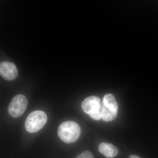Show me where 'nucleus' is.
Listing matches in <instances>:
<instances>
[{"instance_id":"6","label":"nucleus","mask_w":158,"mask_h":158,"mask_svg":"<svg viewBox=\"0 0 158 158\" xmlns=\"http://www.w3.org/2000/svg\"><path fill=\"white\" fill-rule=\"evenodd\" d=\"M98 151L107 158L115 157L118 153V148L111 143L102 142L98 146Z\"/></svg>"},{"instance_id":"4","label":"nucleus","mask_w":158,"mask_h":158,"mask_svg":"<svg viewBox=\"0 0 158 158\" xmlns=\"http://www.w3.org/2000/svg\"><path fill=\"white\" fill-rule=\"evenodd\" d=\"M102 103L98 97L91 96L85 98L81 104V108L85 113L89 116L99 112L101 109Z\"/></svg>"},{"instance_id":"5","label":"nucleus","mask_w":158,"mask_h":158,"mask_svg":"<svg viewBox=\"0 0 158 158\" xmlns=\"http://www.w3.org/2000/svg\"><path fill=\"white\" fill-rule=\"evenodd\" d=\"M18 75L17 67L13 62L4 61L0 63V76L7 81H13Z\"/></svg>"},{"instance_id":"1","label":"nucleus","mask_w":158,"mask_h":158,"mask_svg":"<svg viewBox=\"0 0 158 158\" xmlns=\"http://www.w3.org/2000/svg\"><path fill=\"white\" fill-rule=\"evenodd\" d=\"M58 134L63 142L70 144L76 142L80 138L81 129L75 122L65 121L59 125Z\"/></svg>"},{"instance_id":"3","label":"nucleus","mask_w":158,"mask_h":158,"mask_svg":"<svg viewBox=\"0 0 158 158\" xmlns=\"http://www.w3.org/2000/svg\"><path fill=\"white\" fill-rule=\"evenodd\" d=\"M28 100L23 94H18L15 96L8 107V111L10 116L14 118H18L22 116L27 107Z\"/></svg>"},{"instance_id":"2","label":"nucleus","mask_w":158,"mask_h":158,"mask_svg":"<svg viewBox=\"0 0 158 158\" xmlns=\"http://www.w3.org/2000/svg\"><path fill=\"white\" fill-rule=\"evenodd\" d=\"M47 120V116L43 111H33L26 119L25 123L26 129L30 133L37 132L45 126Z\"/></svg>"},{"instance_id":"8","label":"nucleus","mask_w":158,"mask_h":158,"mask_svg":"<svg viewBox=\"0 0 158 158\" xmlns=\"http://www.w3.org/2000/svg\"><path fill=\"white\" fill-rule=\"evenodd\" d=\"M117 113L111 111L106 107L103 103H102V118L106 122L113 121L117 116Z\"/></svg>"},{"instance_id":"10","label":"nucleus","mask_w":158,"mask_h":158,"mask_svg":"<svg viewBox=\"0 0 158 158\" xmlns=\"http://www.w3.org/2000/svg\"><path fill=\"white\" fill-rule=\"evenodd\" d=\"M128 158H141L140 157L138 156L135 155H131L129 156Z\"/></svg>"},{"instance_id":"9","label":"nucleus","mask_w":158,"mask_h":158,"mask_svg":"<svg viewBox=\"0 0 158 158\" xmlns=\"http://www.w3.org/2000/svg\"><path fill=\"white\" fill-rule=\"evenodd\" d=\"M76 158H94L92 153L89 151H85L77 156Z\"/></svg>"},{"instance_id":"7","label":"nucleus","mask_w":158,"mask_h":158,"mask_svg":"<svg viewBox=\"0 0 158 158\" xmlns=\"http://www.w3.org/2000/svg\"><path fill=\"white\" fill-rule=\"evenodd\" d=\"M103 103L109 110L113 112H118V105L115 97L111 94H107L105 95Z\"/></svg>"}]
</instances>
